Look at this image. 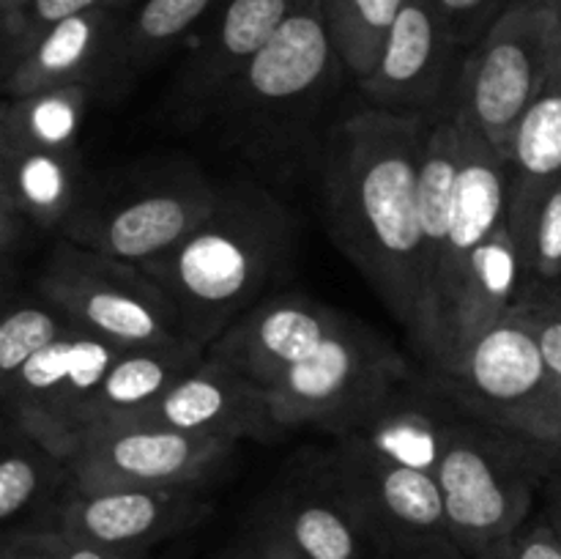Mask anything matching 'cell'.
<instances>
[{
  "mask_svg": "<svg viewBox=\"0 0 561 559\" xmlns=\"http://www.w3.org/2000/svg\"><path fill=\"white\" fill-rule=\"evenodd\" d=\"M433 118L365 107L334 129L323 151V208L332 239L387 310L420 334V170Z\"/></svg>",
  "mask_w": 561,
  "mask_h": 559,
  "instance_id": "6da1fadb",
  "label": "cell"
},
{
  "mask_svg": "<svg viewBox=\"0 0 561 559\" xmlns=\"http://www.w3.org/2000/svg\"><path fill=\"white\" fill-rule=\"evenodd\" d=\"M285 250L288 217L283 206L266 192L239 186L222 192L201 228L140 269L170 296L181 334L208 349L257 305L283 266Z\"/></svg>",
  "mask_w": 561,
  "mask_h": 559,
  "instance_id": "7a4b0ae2",
  "label": "cell"
},
{
  "mask_svg": "<svg viewBox=\"0 0 561 559\" xmlns=\"http://www.w3.org/2000/svg\"><path fill=\"white\" fill-rule=\"evenodd\" d=\"M343 77H351L337 53L321 0H299L266 47L230 82L214 118L241 151L285 157L294 151L327 107Z\"/></svg>",
  "mask_w": 561,
  "mask_h": 559,
  "instance_id": "3957f363",
  "label": "cell"
},
{
  "mask_svg": "<svg viewBox=\"0 0 561 559\" xmlns=\"http://www.w3.org/2000/svg\"><path fill=\"white\" fill-rule=\"evenodd\" d=\"M553 475L561 471L529 444L463 414L436 475L449 537L471 559H502Z\"/></svg>",
  "mask_w": 561,
  "mask_h": 559,
  "instance_id": "277c9868",
  "label": "cell"
},
{
  "mask_svg": "<svg viewBox=\"0 0 561 559\" xmlns=\"http://www.w3.org/2000/svg\"><path fill=\"white\" fill-rule=\"evenodd\" d=\"M433 373L466 417L529 444L561 471V378L513 310Z\"/></svg>",
  "mask_w": 561,
  "mask_h": 559,
  "instance_id": "5b68a950",
  "label": "cell"
},
{
  "mask_svg": "<svg viewBox=\"0 0 561 559\" xmlns=\"http://www.w3.org/2000/svg\"><path fill=\"white\" fill-rule=\"evenodd\" d=\"M411 381V367L392 343L348 318L316 354L266 387L279 431L318 425L343 436Z\"/></svg>",
  "mask_w": 561,
  "mask_h": 559,
  "instance_id": "8992f818",
  "label": "cell"
},
{
  "mask_svg": "<svg viewBox=\"0 0 561 559\" xmlns=\"http://www.w3.org/2000/svg\"><path fill=\"white\" fill-rule=\"evenodd\" d=\"M36 290L71 323L126 349L186 340L170 296L137 263L88 250L66 236L55 241Z\"/></svg>",
  "mask_w": 561,
  "mask_h": 559,
  "instance_id": "52a82bcc",
  "label": "cell"
},
{
  "mask_svg": "<svg viewBox=\"0 0 561 559\" xmlns=\"http://www.w3.org/2000/svg\"><path fill=\"white\" fill-rule=\"evenodd\" d=\"M559 31L561 20L551 11L510 3L466 53L455 110L507 159L520 118L546 80Z\"/></svg>",
  "mask_w": 561,
  "mask_h": 559,
  "instance_id": "ba28073f",
  "label": "cell"
},
{
  "mask_svg": "<svg viewBox=\"0 0 561 559\" xmlns=\"http://www.w3.org/2000/svg\"><path fill=\"white\" fill-rule=\"evenodd\" d=\"M222 190L195 170H168L129 190L77 206L60 236L126 263L164 255L201 228L217 208Z\"/></svg>",
  "mask_w": 561,
  "mask_h": 559,
  "instance_id": "9c48e42d",
  "label": "cell"
},
{
  "mask_svg": "<svg viewBox=\"0 0 561 559\" xmlns=\"http://www.w3.org/2000/svg\"><path fill=\"white\" fill-rule=\"evenodd\" d=\"M124 351L126 345L71 327L0 381L5 420L69 464L80 438L82 409Z\"/></svg>",
  "mask_w": 561,
  "mask_h": 559,
  "instance_id": "30bf717a",
  "label": "cell"
},
{
  "mask_svg": "<svg viewBox=\"0 0 561 559\" xmlns=\"http://www.w3.org/2000/svg\"><path fill=\"white\" fill-rule=\"evenodd\" d=\"M236 444L153 422L91 427L69 458L71 488H201Z\"/></svg>",
  "mask_w": 561,
  "mask_h": 559,
  "instance_id": "8fae6325",
  "label": "cell"
},
{
  "mask_svg": "<svg viewBox=\"0 0 561 559\" xmlns=\"http://www.w3.org/2000/svg\"><path fill=\"white\" fill-rule=\"evenodd\" d=\"M469 49L455 44L431 0H405L370 75L359 82L367 104L409 118H438L458 104Z\"/></svg>",
  "mask_w": 561,
  "mask_h": 559,
  "instance_id": "7c38bea8",
  "label": "cell"
},
{
  "mask_svg": "<svg viewBox=\"0 0 561 559\" xmlns=\"http://www.w3.org/2000/svg\"><path fill=\"white\" fill-rule=\"evenodd\" d=\"M318 469L376 551L449 537L436 475L376 460L343 444H337Z\"/></svg>",
  "mask_w": 561,
  "mask_h": 559,
  "instance_id": "4fadbf2b",
  "label": "cell"
},
{
  "mask_svg": "<svg viewBox=\"0 0 561 559\" xmlns=\"http://www.w3.org/2000/svg\"><path fill=\"white\" fill-rule=\"evenodd\" d=\"M458 113V110H455ZM460 121V175L455 190L453 225L444 247L442 269L427 305L425 334L420 351L433 360L444 327L455 310L466 277L480 247L496 233L510 208V159L499 153L463 115Z\"/></svg>",
  "mask_w": 561,
  "mask_h": 559,
  "instance_id": "5bb4252c",
  "label": "cell"
},
{
  "mask_svg": "<svg viewBox=\"0 0 561 559\" xmlns=\"http://www.w3.org/2000/svg\"><path fill=\"white\" fill-rule=\"evenodd\" d=\"M299 0H222L192 33L173 110L192 124L214 118L230 82L279 31Z\"/></svg>",
  "mask_w": 561,
  "mask_h": 559,
  "instance_id": "9a60e30c",
  "label": "cell"
},
{
  "mask_svg": "<svg viewBox=\"0 0 561 559\" xmlns=\"http://www.w3.org/2000/svg\"><path fill=\"white\" fill-rule=\"evenodd\" d=\"M208 515L211 504L197 488H71L49 510V521L42 529L146 551L153 543L195 529Z\"/></svg>",
  "mask_w": 561,
  "mask_h": 559,
  "instance_id": "2e32d148",
  "label": "cell"
},
{
  "mask_svg": "<svg viewBox=\"0 0 561 559\" xmlns=\"http://www.w3.org/2000/svg\"><path fill=\"white\" fill-rule=\"evenodd\" d=\"M345 323L348 316L316 299L274 296L236 318L208 345L206 356L266 389L290 367L316 354Z\"/></svg>",
  "mask_w": 561,
  "mask_h": 559,
  "instance_id": "e0dca14e",
  "label": "cell"
},
{
  "mask_svg": "<svg viewBox=\"0 0 561 559\" xmlns=\"http://www.w3.org/2000/svg\"><path fill=\"white\" fill-rule=\"evenodd\" d=\"M126 422H153L233 444L244 438L272 442L283 433L272 414L266 389L208 356L181 381H175L162 398Z\"/></svg>",
  "mask_w": 561,
  "mask_h": 559,
  "instance_id": "ac0fdd59",
  "label": "cell"
},
{
  "mask_svg": "<svg viewBox=\"0 0 561 559\" xmlns=\"http://www.w3.org/2000/svg\"><path fill=\"white\" fill-rule=\"evenodd\" d=\"M121 9H96L58 22L27 44L3 49L5 99L66 85H96L110 75Z\"/></svg>",
  "mask_w": 561,
  "mask_h": 559,
  "instance_id": "d6986e66",
  "label": "cell"
},
{
  "mask_svg": "<svg viewBox=\"0 0 561 559\" xmlns=\"http://www.w3.org/2000/svg\"><path fill=\"white\" fill-rule=\"evenodd\" d=\"M460 417L463 411L442 392L438 384H403L354 431L337 436V444L376 460L438 475L449 433Z\"/></svg>",
  "mask_w": 561,
  "mask_h": 559,
  "instance_id": "ffe728a7",
  "label": "cell"
},
{
  "mask_svg": "<svg viewBox=\"0 0 561 559\" xmlns=\"http://www.w3.org/2000/svg\"><path fill=\"white\" fill-rule=\"evenodd\" d=\"M561 179V31L551 66L515 132L510 151V208L520 255L529 244L537 208L553 184Z\"/></svg>",
  "mask_w": 561,
  "mask_h": 559,
  "instance_id": "44dd1931",
  "label": "cell"
},
{
  "mask_svg": "<svg viewBox=\"0 0 561 559\" xmlns=\"http://www.w3.org/2000/svg\"><path fill=\"white\" fill-rule=\"evenodd\" d=\"M526 277V263L515 241L510 219H504L496 233L480 247L471 272L466 277L455 310L444 327L431 367H442L453 356L463 354L477 338L510 316L518 301V285Z\"/></svg>",
  "mask_w": 561,
  "mask_h": 559,
  "instance_id": "7402d4cb",
  "label": "cell"
},
{
  "mask_svg": "<svg viewBox=\"0 0 561 559\" xmlns=\"http://www.w3.org/2000/svg\"><path fill=\"white\" fill-rule=\"evenodd\" d=\"M203 360H206V349L192 340L126 349L104 373L102 384L93 389L91 400L82 409L80 436L91 427L137 417Z\"/></svg>",
  "mask_w": 561,
  "mask_h": 559,
  "instance_id": "603a6c76",
  "label": "cell"
},
{
  "mask_svg": "<svg viewBox=\"0 0 561 559\" xmlns=\"http://www.w3.org/2000/svg\"><path fill=\"white\" fill-rule=\"evenodd\" d=\"M268 524L277 526L301 559H376L373 543L321 469L285 488Z\"/></svg>",
  "mask_w": 561,
  "mask_h": 559,
  "instance_id": "cb8c5ba5",
  "label": "cell"
},
{
  "mask_svg": "<svg viewBox=\"0 0 561 559\" xmlns=\"http://www.w3.org/2000/svg\"><path fill=\"white\" fill-rule=\"evenodd\" d=\"M80 157L33 148H0V195L31 228H64L80 206Z\"/></svg>",
  "mask_w": 561,
  "mask_h": 559,
  "instance_id": "d4e9b609",
  "label": "cell"
},
{
  "mask_svg": "<svg viewBox=\"0 0 561 559\" xmlns=\"http://www.w3.org/2000/svg\"><path fill=\"white\" fill-rule=\"evenodd\" d=\"M96 85H66L5 99L0 110V148L80 157V132Z\"/></svg>",
  "mask_w": 561,
  "mask_h": 559,
  "instance_id": "484cf974",
  "label": "cell"
},
{
  "mask_svg": "<svg viewBox=\"0 0 561 559\" xmlns=\"http://www.w3.org/2000/svg\"><path fill=\"white\" fill-rule=\"evenodd\" d=\"M222 0H142L121 20L110 75L129 77L148 69L192 38Z\"/></svg>",
  "mask_w": 561,
  "mask_h": 559,
  "instance_id": "4316f807",
  "label": "cell"
},
{
  "mask_svg": "<svg viewBox=\"0 0 561 559\" xmlns=\"http://www.w3.org/2000/svg\"><path fill=\"white\" fill-rule=\"evenodd\" d=\"M66 480H71L69 464L42 447L20 425L5 420L3 460H0V518L5 524L22 518L33 507L47 502Z\"/></svg>",
  "mask_w": 561,
  "mask_h": 559,
  "instance_id": "83f0119b",
  "label": "cell"
},
{
  "mask_svg": "<svg viewBox=\"0 0 561 559\" xmlns=\"http://www.w3.org/2000/svg\"><path fill=\"white\" fill-rule=\"evenodd\" d=\"M403 5L405 0H321L340 58L356 82L373 71Z\"/></svg>",
  "mask_w": 561,
  "mask_h": 559,
  "instance_id": "f1b7e54d",
  "label": "cell"
},
{
  "mask_svg": "<svg viewBox=\"0 0 561 559\" xmlns=\"http://www.w3.org/2000/svg\"><path fill=\"white\" fill-rule=\"evenodd\" d=\"M71 323L58 307L49 305L44 296H22L5 305L0 321V381L14 376L27 360L47 349L49 343L69 332Z\"/></svg>",
  "mask_w": 561,
  "mask_h": 559,
  "instance_id": "f546056e",
  "label": "cell"
},
{
  "mask_svg": "<svg viewBox=\"0 0 561 559\" xmlns=\"http://www.w3.org/2000/svg\"><path fill=\"white\" fill-rule=\"evenodd\" d=\"M129 0H25L14 14L3 16V49H14L49 31L58 22L96 9H124Z\"/></svg>",
  "mask_w": 561,
  "mask_h": 559,
  "instance_id": "4dcf8cb0",
  "label": "cell"
},
{
  "mask_svg": "<svg viewBox=\"0 0 561 559\" xmlns=\"http://www.w3.org/2000/svg\"><path fill=\"white\" fill-rule=\"evenodd\" d=\"M524 263L526 274H535L546 283L561 280V179L548 190L537 208Z\"/></svg>",
  "mask_w": 561,
  "mask_h": 559,
  "instance_id": "1f68e13d",
  "label": "cell"
},
{
  "mask_svg": "<svg viewBox=\"0 0 561 559\" xmlns=\"http://www.w3.org/2000/svg\"><path fill=\"white\" fill-rule=\"evenodd\" d=\"M513 312L529 327L546 362L561 378V290H526L518 296Z\"/></svg>",
  "mask_w": 561,
  "mask_h": 559,
  "instance_id": "d6a6232c",
  "label": "cell"
},
{
  "mask_svg": "<svg viewBox=\"0 0 561 559\" xmlns=\"http://www.w3.org/2000/svg\"><path fill=\"white\" fill-rule=\"evenodd\" d=\"M455 44L471 49L513 0H431Z\"/></svg>",
  "mask_w": 561,
  "mask_h": 559,
  "instance_id": "836d02e7",
  "label": "cell"
},
{
  "mask_svg": "<svg viewBox=\"0 0 561 559\" xmlns=\"http://www.w3.org/2000/svg\"><path fill=\"white\" fill-rule=\"evenodd\" d=\"M0 559H64L58 548V535L53 529H20L9 535Z\"/></svg>",
  "mask_w": 561,
  "mask_h": 559,
  "instance_id": "e575fe53",
  "label": "cell"
},
{
  "mask_svg": "<svg viewBox=\"0 0 561 559\" xmlns=\"http://www.w3.org/2000/svg\"><path fill=\"white\" fill-rule=\"evenodd\" d=\"M502 559H561V540L546 521L524 526Z\"/></svg>",
  "mask_w": 561,
  "mask_h": 559,
  "instance_id": "d590c367",
  "label": "cell"
},
{
  "mask_svg": "<svg viewBox=\"0 0 561 559\" xmlns=\"http://www.w3.org/2000/svg\"><path fill=\"white\" fill-rule=\"evenodd\" d=\"M58 535V548L64 559H146V551L137 548H118L107 543L88 540V537L66 535V532L53 529Z\"/></svg>",
  "mask_w": 561,
  "mask_h": 559,
  "instance_id": "8d00e7d4",
  "label": "cell"
},
{
  "mask_svg": "<svg viewBox=\"0 0 561 559\" xmlns=\"http://www.w3.org/2000/svg\"><path fill=\"white\" fill-rule=\"evenodd\" d=\"M376 559H471L453 537H433V540L409 543V546L383 548Z\"/></svg>",
  "mask_w": 561,
  "mask_h": 559,
  "instance_id": "74e56055",
  "label": "cell"
},
{
  "mask_svg": "<svg viewBox=\"0 0 561 559\" xmlns=\"http://www.w3.org/2000/svg\"><path fill=\"white\" fill-rule=\"evenodd\" d=\"M27 219L22 217L20 208L9 201V197L0 195V252H3V263L9 266L14 261V250L22 247V239H25Z\"/></svg>",
  "mask_w": 561,
  "mask_h": 559,
  "instance_id": "f35d334b",
  "label": "cell"
},
{
  "mask_svg": "<svg viewBox=\"0 0 561 559\" xmlns=\"http://www.w3.org/2000/svg\"><path fill=\"white\" fill-rule=\"evenodd\" d=\"M257 548H261V559H301L299 554L290 548V543L285 540L277 532V526L268 524L263 526V532L257 535Z\"/></svg>",
  "mask_w": 561,
  "mask_h": 559,
  "instance_id": "ab89813d",
  "label": "cell"
},
{
  "mask_svg": "<svg viewBox=\"0 0 561 559\" xmlns=\"http://www.w3.org/2000/svg\"><path fill=\"white\" fill-rule=\"evenodd\" d=\"M542 499H546V507H542V521L553 529V535L561 540V475H553L551 480L542 488Z\"/></svg>",
  "mask_w": 561,
  "mask_h": 559,
  "instance_id": "60d3db41",
  "label": "cell"
},
{
  "mask_svg": "<svg viewBox=\"0 0 561 559\" xmlns=\"http://www.w3.org/2000/svg\"><path fill=\"white\" fill-rule=\"evenodd\" d=\"M222 559H261V548H257V537L252 543H244V546L233 548V551L225 554Z\"/></svg>",
  "mask_w": 561,
  "mask_h": 559,
  "instance_id": "b9f144b4",
  "label": "cell"
},
{
  "mask_svg": "<svg viewBox=\"0 0 561 559\" xmlns=\"http://www.w3.org/2000/svg\"><path fill=\"white\" fill-rule=\"evenodd\" d=\"M513 3H529V5H537V9L551 11V14H557L559 20H561V0H513Z\"/></svg>",
  "mask_w": 561,
  "mask_h": 559,
  "instance_id": "7bdbcfd3",
  "label": "cell"
},
{
  "mask_svg": "<svg viewBox=\"0 0 561 559\" xmlns=\"http://www.w3.org/2000/svg\"><path fill=\"white\" fill-rule=\"evenodd\" d=\"M22 3H25V0H0V16H9V14H14V11L20 9Z\"/></svg>",
  "mask_w": 561,
  "mask_h": 559,
  "instance_id": "ee69618b",
  "label": "cell"
}]
</instances>
